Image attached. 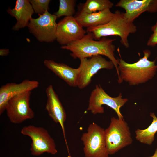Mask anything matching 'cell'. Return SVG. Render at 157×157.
Segmentation results:
<instances>
[{"label": "cell", "instance_id": "1", "mask_svg": "<svg viewBox=\"0 0 157 157\" xmlns=\"http://www.w3.org/2000/svg\"><path fill=\"white\" fill-rule=\"evenodd\" d=\"M87 33L81 39L62 46L61 48L70 51L71 56L74 59H80L97 55L106 56L113 63L118 75V82L119 83L120 79L118 69L119 60L115 56V46L113 44L116 39L103 37L99 40H95L91 33Z\"/></svg>", "mask_w": 157, "mask_h": 157}, {"label": "cell", "instance_id": "2", "mask_svg": "<svg viewBox=\"0 0 157 157\" xmlns=\"http://www.w3.org/2000/svg\"><path fill=\"white\" fill-rule=\"evenodd\" d=\"M117 50L120 57L118 59V69L121 83L124 81L131 85H135L144 83L153 77L157 70V65L155 64L156 60L151 61L148 59L151 53L150 50H144L143 57L131 64L123 60L119 48Z\"/></svg>", "mask_w": 157, "mask_h": 157}, {"label": "cell", "instance_id": "3", "mask_svg": "<svg viewBox=\"0 0 157 157\" xmlns=\"http://www.w3.org/2000/svg\"><path fill=\"white\" fill-rule=\"evenodd\" d=\"M137 30V26L133 22L126 19L124 13L117 10L108 22L103 25L87 28L86 31L91 33L94 39L97 40L108 36H119L121 39V43L126 48H128V37L130 34L135 33Z\"/></svg>", "mask_w": 157, "mask_h": 157}, {"label": "cell", "instance_id": "4", "mask_svg": "<svg viewBox=\"0 0 157 157\" xmlns=\"http://www.w3.org/2000/svg\"><path fill=\"white\" fill-rule=\"evenodd\" d=\"M104 135L109 155L115 154L133 142L129 127L124 119L112 117L108 127L104 130Z\"/></svg>", "mask_w": 157, "mask_h": 157}, {"label": "cell", "instance_id": "5", "mask_svg": "<svg viewBox=\"0 0 157 157\" xmlns=\"http://www.w3.org/2000/svg\"><path fill=\"white\" fill-rule=\"evenodd\" d=\"M105 130L94 122L91 123L81 140L85 157H109L104 135Z\"/></svg>", "mask_w": 157, "mask_h": 157}, {"label": "cell", "instance_id": "6", "mask_svg": "<svg viewBox=\"0 0 157 157\" xmlns=\"http://www.w3.org/2000/svg\"><path fill=\"white\" fill-rule=\"evenodd\" d=\"M122 97L120 93L117 97H112L107 94L99 85H97L90 94L87 110L90 111L94 115L102 114L104 112L103 105H106L115 111L119 119H124L120 110L128 99Z\"/></svg>", "mask_w": 157, "mask_h": 157}, {"label": "cell", "instance_id": "7", "mask_svg": "<svg viewBox=\"0 0 157 157\" xmlns=\"http://www.w3.org/2000/svg\"><path fill=\"white\" fill-rule=\"evenodd\" d=\"M21 132L31 138L32 155L38 156L44 152L55 154L57 152L54 140L44 128L30 125L23 127Z\"/></svg>", "mask_w": 157, "mask_h": 157}, {"label": "cell", "instance_id": "8", "mask_svg": "<svg viewBox=\"0 0 157 157\" xmlns=\"http://www.w3.org/2000/svg\"><path fill=\"white\" fill-rule=\"evenodd\" d=\"M30 20L28 27L29 31L40 42H51L56 40L57 17L48 11Z\"/></svg>", "mask_w": 157, "mask_h": 157}, {"label": "cell", "instance_id": "9", "mask_svg": "<svg viewBox=\"0 0 157 157\" xmlns=\"http://www.w3.org/2000/svg\"><path fill=\"white\" fill-rule=\"evenodd\" d=\"M80 60L77 87L80 89L88 86L91 83L92 77L100 70L103 69H111L115 67L112 61L106 60L100 55L93 56L89 59L84 58Z\"/></svg>", "mask_w": 157, "mask_h": 157}, {"label": "cell", "instance_id": "10", "mask_svg": "<svg viewBox=\"0 0 157 157\" xmlns=\"http://www.w3.org/2000/svg\"><path fill=\"white\" fill-rule=\"evenodd\" d=\"M31 94V92L24 93L13 97L7 102L5 110L12 123L20 124L34 117V112L30 106Z\"/></svg>", "mask_w": 157, "mask_h": 157}, {"label": "cell", "instance_id": "11", "mask_svg": "<svg viewBox=\"0 0 157 157\" xmlns=\"http://www.w3.org/2000/svg\"><path fill=\"white\" fill-rule=\"evenodd\" d=\"M83 28L74 17H65L57 23L56 40L64 46L80 40L87 33Z\"/></svg>", "mask_w": 157, "mask_h": 157}, {"label": "cell", "instance_id": "12", "mask_svg": "<svg viewBox=\"0 0 157 157\" xmlns=\"http://www.w3.org/2000/svg\"><path fill=\"white\" fill-rule=\"evenodd\" d=\"M36 80L26 79L19 83H8L0 88V115L5 110L8 101L13 97L35 89L39 86Z\"/></svg>", "mask_w": 157, "mask_h": 157}, {"label": "cell", "instance_id": "13", "mask_svg": "<svg viewBox=\"0 0 157 157\" xmlns=\"http://www.w3.org/2000/svg\"><path fill=\"white\" fill-rule=\"evenodd\" d=\"M115 6L124 9L126 17L129 21L133 22L144 12H157V0H120Z\"/></svg>", "mask_w": 157, "mask_h": 157}, {"label": "cell", "instance_id": "14", "mask_svg": "<svg viewBox=\"0 0 157 157\" xmlns=\"http://www.w3.org/2000/svg\"><path fill=\"white\" fill-rule=\"evenodd\" d=\"M45 92L47 97L46 109L53 120L60 124L67 145L64 125L66 119L65 110L52 85H50L46 88Z\"/></svg>", "mask_w": 157, "mask_h": 157}, {"label": "cell", "instance_id": "15", "mask_svg": "<svg viewBox=\"0 0 157 157\" xmlns=\"http://www.w3.org/2000/svg\"><path fill=\"white\" fill-rule=\"evenodd\" d=\"M7 11L16 19V23L12 28L13 30L16 31L28 27L32 18V15L34 13L31 5L28 0H17L15 7L13 9L9 8Z\"/></svg>", "mask_w": 157, "mask_h": 157}, {"label": "cell", "instance_id": "16", "mask_svg": "<svg viewBox=\"0 0 157 157\" xmlns=\"http://www.w3.org/2000/svg\"><path fill=\"white\" fill-rule=\"evenodd\" d=\"M45 66L56 75L66 82L69 85L77 87L78 68H74L63 63H57L53 60H45Z\"/></svg>", "mask_w": 157, "mask_h": 157}, {"label": "cell", "instance_id": "17", "mask_svg": "<svg viewBox=\"0 0 157 157\" xmlns=\"http://www.w3.org/2000/svg\"><path fill=\"white\" fill-rule=\"evenodd\" d=\"M114 13L110 9L102 11L88 13L80 11L75 18L83 27L87 28L104 24L108 22L113 18Z\"/></svg>", "mask_w": 157, "mask_h": 157}, {"label": "cell", "instance_id": "18", "mask_svg": "<svg viewBox=\"0 0 157 157\" xmlns=\"http://www.w3.org/2000/svg\"><path fill=\"white\" fill-rule=\"evenodd\" d=\"M150 116L153 121L149 126L144 129H138L135 131L136 139L141 143L149 145L152 144L157 132V117L153 113H150Z\"/></svg>", "mask_w": 157, "mask_h": 157}, {"label": "cell", "instance_id": "19", "mask_svg": "<svg viewBox=\"0 0 157 157\" xmlns=\"http://www.w3.org/2000/svg\"><path fill=\"white\" fill-rule=\"evenodd\" d=\"M113 3L109 0H87L83 4L80 11L92 13L111 8Z\"/></svg>", "mask_w": 157, "mask_h": 157}, {"label": "cell", "instance_id": "20", "mask_svg": "<svg viewBox=\"0 0 157 157\" xmlns=\"http://www.w3.org/2000/svg\"><path fill=\"white\" fill-rule=\"evenodd\" d=\"M59 9L54 13L57 18L62 16H73L75 12V0H60Z\"/></svg>", "mask_w": 157, "mask_h": 157}, {"label": "cell", "instance_id": "21", "mask_svg": "<svg viewBox=\"0 0 157 157\" xmlns=\"http://www.w3.org/2000/svg\"><path fill=\"white\" fill-rule=\"evenodd\" d=\"M35 13L38 15H42L49 10V5L50 0H30Z\"/></svg>", "mask_w": 157, "mask_h": 157}, {"label": "cell", "instance_id": "22", "mask_svg": "<svg viewBox=\"0 0 157 157\" xmlns=\"http://www.w3.org/2000/svg\"><path fill=\"white\" fill-rule=\"evenodd\" d=\"M157 44V33H153L149 37L147 43L149 46L154 47Z\"/></svg>", "mask_w": 157, "mask_h": 157}, {"label": "cell", "instance_id": "23", "mask_svg": "<svg viewBox=\"0 0 157 157\" xmlns=\"http://www.w3.org/2000/svg\"><path fill=\"white\" fill-rule=\"evenodd\" d=\"M10 53L8 49H3L0 50V55L1 56H6Z\"/></svg>", "mask_w": 157, "mask_h": 157}, {"label": "cell", "instance_id": "24", "mask_svg": "<svg viewBox=\"0 0 157 157\" xmlns=\"http://www.w3.org/2000/svg\"><path fill=\"white\" fill-rule=\"evenodd\" d=\"M151 30L153 33H157V22L151 28Z\"/></svg>", "mask_w": 157, "mask_h": 157}, {"label": "cell", "instance_id": "25", "mask_svg": "<svg viewBox=\"0 0 157 157\" xmlns=\"http://www.w3.org/2000/svg\"><path fill=\"white\" fill-rule=\"evenodd\" d=\"M149 157H157V148L153 156Z\"/></svg>", "mask_w": 157, "mask_h": 157}, {"label": "cell", "instance_id": "26", "mask_svg": "<svg viewBox=\"0 0 157 157\" xmlns=\"http://www.w3.org/2000/svg\"><path fill=\"white\" fill-rule=\"evenodd\" d=\"M68 157H71V156H69Z\"/></svg>", "mask_w": 157, "mask_h": 157}]
</instances>
